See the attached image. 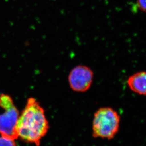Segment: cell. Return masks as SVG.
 Segmentation results:
<instances>
[{
    "label": "cell",
    "instance_id": "7a4b0ae2",
    "mask_svg": "<svg viewBox=\"0 0 146 146\" xmlns=\"http://www.w3.org/2000/svg\"><path fill=\"white\" fill-rule=\"evenodd\" d=\"M120 116L110 107L101 108L94 113L92 134L94 138L112 139L118 132Z\"/></svg>",
    "mask_w": 146,
    "mask_h": 146
},
{
    "label": "cell",
    "instance_id": "ba28073f",
    "mask_svg": "<svg viewBox=\"0 0 146 146\" xmlns=\"http://www.w3.org/2000/svg\"><path fill=\"white\" fill-rule=\"evenodd\" d=\"M136 4L141 11L146 12V0H137Z\"/></svg>",
    "mask_w": 146,
    "mask_h": 146
},
{
    "label": "cell",
    "instance_id": "3957f363",
    "mask_svg": "<svg viewBox=\"0 0 146 146\" xmlns=\"http://www.w3.org/2000/svg\"><path fill=\"white\" fill-rule=\"evenodd\" d=\"M94 77V73L90 68L79 65L72 69L68 76L70 87L77 92H84L91 87Z\"/></svg>",
    "mask_w": 146,
    "mask_h": 146
},
{
    "label": "cell",
    "instance_id": "8992f818",
    "mask_svg": "<svg viewBox=\"0 0 146 146\" xmlns=\"http://www.w3.org/2000/svg\"><path fill=\"white\" fill-rule=\"evenodd\" d=\"M13 105L14 102L10 95L5 94H1L0 95V107L4 109Z\"/></svg>",
    "mask_w": 146,
    "mask_h": 146
},
{
    "label": "cell",
    "instance_id": "277c9868",
    "mask_svg": "<svg viewBox=\"0 0 146 146\" xmlns=\"http://www.w3.org/2000/svg\"><path fill=\"white\" fill-rule=\"evenodd\" d=\"M0 113V135L11 139H17L16 126L19 113L15 104L3 109Z\"/></svg>",
    "mask_w": 146,
    "mask_h": 146
},
{
    "label": "cell",
    "instance_id": "52a82bcc",
    "mask_svg": "<svg viewBox=\"0 0 146 146\" xmlns=\"http://www.w3.org/2000/svg\"><path fill=\"white\" fill-rule=\"evenodd\" d=\"M0 146H17V145L14 139L1 136Z\"/></svg>",
    "mask_w": 146,
    "mask_h": 146
},
{
    "label": "cell",
    "instance_id": "5b68a950",
    "mask_svg": "<svg viewBox=\"0 0 146 146\" xmlns=\"http://www.w3.org/2000/svg\"><path fill=\"white\" fill-rule=\"evenodd\" d=\"M146 74L145 71L137 72L130 76L128 85L131 91L139 95H146Z\"/></svg>",
    "mask_w": 146,
    "mask_h": 146
},
{
    "label": "cell",
    "instance_id": "6da1fadb",
    "mask_svg": "<svg viewBox=\"0 0 146 146\" xmlns=\"http://www.w3.org/2000/svg\"><path fill=\"white\" fill-rule=\"evenodd\" d=\"M49 129V124L44 109L36 99L29 98L17 123L18 138L39 146Z\"/></svg>",
    "mask_w": 146,
    "mask_h": 146
}]
</instances>
